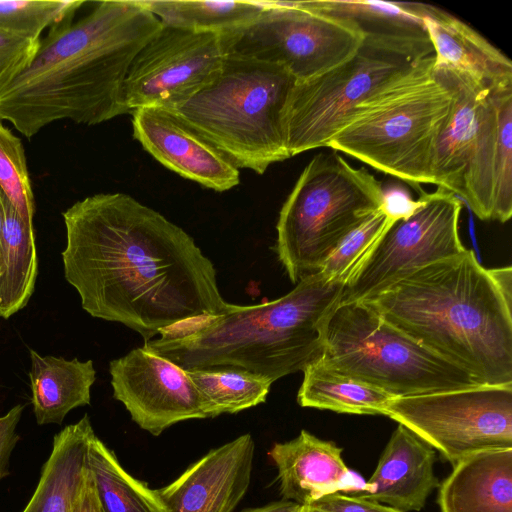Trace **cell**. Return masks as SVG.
<instances>
[{
  "mask_svg": "<svg viewBox=\"0 0 512 512\" xmlns=\"http://www.w3.org/2000/svg\"><path fill=\"white\" fill-rule=\"evenodd\" d=\"M62 216L64 277L92 317L121 323L147 342L229 310L216 269L194 239L132 196L94 194Z\"/></svg>",
  "mask_w": 512,
  "mask_h": 512,
  "instance_id": "cell-1",
  "label": "cell"
},
{
  "mask_svg": "<svg viewBox=\"0 0 512 512\" xmlns=\"http://www.w3.org/2000/svg\"><path fill=\"white\" fill-rule=\"evenodd\" d=\"M162 27L138 0H116L49 29L30 64L0 90V122L31 138L56 121L97 125L128 113V70Z\"/></svg>",
  "mask_w": 512,
  "mask_h": 512,
  "instance_id": "cell-2",
  "label": "cell"
},
{
  "mask_svg": "<svg viewBox=\"0 0 512 512\" xmlns=\"http://www.w3.org/2000/svg\"><path fill=\"white\" fill-rule=\"evenodd\" d=\"M483 385H512V269L467 249L362 300Z\"/></svg>",
  "mask_w": 512,
  "mask_h": 512,
  "instance_id": "cell-3",
  "label": "cell"
},
{
  "mask_svg": "<svg viewBox=\"0 0 512 512\" xmlns=\"http://www.w3.org/2000/svg\"><path fill=\"white\" fill-rule=\"evenodd\" d=\"M344 287L317 272L280 298L231 304L225 313L180 323L144 342L143 348L183 370L235 368L273 383L320 358L324 322Z\"/></svg>",
  "mask_w": 512,
  "mask_h": 512,
  "instance_id": "cell-4",
  "label": "cell"
},
{
  "mask_svg": "<svg viewBox=\"0 0 512 512\" xmlns=\"http://www.w3.org/2000/svg\"><path fill=\"white\" fill-rule=\"evenodd\" d=\"M434 55L410 68L355 106L328 147L398 178L421 194L431 184L439 135L453 94L434 71Z\"/></svg>",
  "mask_w": 512,
  "mask_h": 512,
  "instance_id": "cell-5",
  "label": "cell"
},
{
  "mask_svg": "<svg viewBox=\"0 0 512 512\" xmlns=\"http://www.w3.org/2000/svg\"><path fill=\"white\" fill-rule=\"evenodd\" d=\"M295 83L282 66L227 53L218 77L171 110L238 169L261 175L289 158L283 111Z\"/></svg>",
  "mask_w": 512,
  "mask_h": 512,
  "instance_id": "cell-6",
  "label": "cell"
},
{
  "mask_svg": "<svg viewBox=\"0 0 512 512\" xmlns=\"http://www.w3.org/2000/svg\"><path fill=\"white\" fill-rule=\"evenodd\" d=\"M315 361L394 397L483 385L386 321L362 300L339 302L323 325Z\"/></svg>",
  "mask_w": 512,
  "mask_h": 512,
  "instance_id": "cell-7",
  "label": "cell"
},
{
  "mask_svg": "<svg viewBox=\"0 0 512 512\" xmlns=\"http://www.w3.org/2000/svg\"><path fill=\"white\" fill-rule=\"evenodd\" d=\"M384 205V189L336 152L315 155L283 203L275 251L290 281L320 271L338 244Z\"/></svg>",
  "mask_w": 512,
  "mask_h": 512,
  "instance_id": "cell-8",
  "label": "cell"
},
{
  "mask_svg": "<svg viewBox=\"0 0 512 512\" xmlns=\"http://www.w3.org/2000/svg\"><path fill=\"white\" fill-rule=\"evenodd\" d=\"M248 25L222 34L227 53L284 67L296 80L316 77L354 56L362 33L303 1H264Z\"/></svg>",
  "mask_w": 512,
  "mask_h": 512,
  "instance_id": "cell-9",
  "label": "cell"
},
{
  "mask_svg": "<svg viewBox=\"0 0 512 512\" xmlns=\"http://www.w3.org/2000/svg\"><path fill=\"white\" fill-rule=\"evenodd\" d=\"M435 73L450 87L453 106L435 145L431 184L463 199L481 220H493L497 105L494 90L445 67Z\"/></svg>",
  "mask_w": 512,
  "mask_h": 512,
  "instance_id": "cell-10",
  "label": "cell"
},
{
  "mask_svg": "<svg viewBox=\"0 0 512 512\" xmlns=\"http://www.w3.org/2000/svg\"><path fill=\"white\" fill-rule=\"evenodd\" d=\"M385 416L438 451L452 467L477 452L512 448V385L395 397Z\"/></svg>",
  "mask_w": 512,
  "mask_h": 512,
  "instance_id": "cell-11",
  "label": "cell"
},
{
  "mask_svg": "<svg viewBox=\"0 0 512 512\" xmlns=\"http://www.w3.org/2000/svg\"><path fill=\"white\" fill-rule=\"evenodd\" d=\"M413 63L362 47L340 65L296 82L283 111L289 158L328 147L355 106L407 71Z\"/></svg>",
  "mask_w": 512,
  "mask_h": 512,
  "instance_id": "cell-12",
  "label": "cell"
},
{
  "mask_svg": "<svg viewBox=\"0 0 512 512\" xmlns=\"http://www.w3.org/2000/svg\"><path fill=\"white\" fill-rule=\"evenodd\" d=\"M462 201L438 188L395 220L345 285L340 302L364 300L411 273L466 250L459 235Z\"/></svg>",
  "mask_w": 512,
  "mask_h": 512,
  "instance_id": "cell-13",
  "label": "cell"
},
{
  "mask_svg": "<svg viewBox=\"0 0 512 512\" xmlns=\"http://www.w3.org/2000/svg\"><path fill=\"white\" fill-rule=\"evenodd\" d=\"M226 55L222 34L163 26L130 65L123 86L127 112L177 108L218 77Z\"/></svg>",
  "mask_w": 512,
  "mask_h": 512,
  "instance_id": "cell-14",
  "label": "cell"
},
{
  "mask_svg": "<svg viewBox=\"0 0 512 512\" xmlns=\"http://www.w3.org/2000/svg\"><path fill=\"white\" fill-rule=\"evenodd\" d=\"M113 397L154 436L185 420L213 418L186 370L143 347L109 363Z\"/></svg>",
  "mask_w": 512,
  "mask_h": 512,
  "instance_id": "cell-15",
  "label": "cell"
},
{
  "mask_svg": "<svg viewBox=\"0 0 512 512\" xmlns=\"http://www.w3.org/2000/svg\"><path fill=\"white\" fill-rule=\"evenodd\" d=\"M131 114L134 138L169 170L217 192L239 184V169L175 111L144 107Z\"/></svg>",
  "mask_w": 512,
  "mask_h": 512,
  "instance_id": "cell-16",
  "label": "cell"
},
{
  "mask_svg": "<svg viewBox=\"0 0 512 512\" xmlns=\"http://www.w3.org/2000/svg\"><path fill=\"white\" fill-rule=\"evenodd\" d=\"M254 451L249 433L210 450L156 489L165 512H233L249 488Z\"/></svg>",
  "mask_w": 512,
  "mask_h": 512,
  "instance_id": "cell-17",
  "label": "cell"
},
{
  "mask_svg": "<svg viewBox=\"0 0 512 512\" xmlns=\"http://www.w3.org/2000/svg\"><path fill=\"white\" fill-rule=\"evenodd\" d=\"M303 3L346 20L363 35L364 48L413 63L434 55L422 3L371 0H312Z\"/></svg>",
  "mask_w": 512,
  "mask_h": 512,
  "instance_id": "cell-18",
  "label": "cell"
},
{
  "mask_svg": "<svg viewBox=\"0 0 512 512\" xmlns=\"http://www.w3.org/2000/svg\"><path fill=\"white\" fill-rule=\"evenodd\" d=\"M278 471L283 500L308 505L333 493H352L365 482L342 459V448L306 430L268 452Z\"/></svg>",
  "mask_w": 512,
  "mask_h": 512,
  "instance_id": "cell-19",
  "label": "cell"
},
{
  "mask_svg": "<svg viewBox=\"0 0 512 512\" xmlns=\"http://www.w3.org/2000/svg\"><path fill=\"white\" fill-rule=\"evenodd\" d=\"M435 461V450L398 424L363 489L348 494L403 512L420 511L439 486Z\"/></svg>",
  "mask_w": 512,
  "mask_h": 512,
  "instance_id": "cell-20",
  "label": "cell"
},
{
  "mask_svg": "<svg viewBox=\"0 0 512 512\" xmlns=\"http://www.w3.org/2000/svg\"><path fill=\"white\" fill-rule=\"evenodd\" d=\"M422 15L435 67L466 75L488 90L512 86V62L479 32L433 5L422 3Z\"/></svg>",
  "mask_w": 512,
  "mask_h": 512,
  "instance_id": "cell-21",
  "label": "cell"
},
{
  "mask_svg": "<svg viewBox=\"0 0 512 512\" xmlns=\"http://www.w3.org/2000/svg\"><path fill=\"white\" fill-rule=\"evenodd\" d=\"M439 484L441 512H512V448L474 453Z\"/></svg>",
  "mask_w": 512,
  "mask_h": 512,
  "instance_id": "cell-22",
  "label": "cell"
},
{
  "mask_svg": "<svg viewBox=\"0 0 512 512\" xmlns=\"http://www.w3.org/2000/svg\"><path fill=\"white\" fill-rule=\"evenodd\" d=\"M94 434L84 415L54 436L52 452L23 512H70L85 478L88 445Z\"/></svg>",
  "mask_w": 512,
  "mask_h": 512,
  "instance_id": "cell-23",
  "label": "cell"
},
{
  "mask_svg": "<svg viewBox=\"0 0 512 512\" xmlns=\"http://www.w3.org/2000/svg\"><path fill=\"white\" fill-rule=\"evenodd\" d=\"M31 402L39 425L61 424L74 408L90 404L96 379L92 360L79 361L30 350Z\"/></svg>",
  "mask_w": 512,
  "mask_h": 512,
  "instance_id": "cell-24",
  "label": "cell"
},
{
  "mask_svg": "<svg viewBox=\"0 0 512 512\" xmlns=\"http://www.w3.org/2000/svg\"><path fill=\"white\" fill-rule=\"evenodd\" d=\"M3 210V270L0 275V317L10 318L33 294L38 258L34 225L25 223L0 191Z\"/></svg>",
  "mask_w": 512,
  "mask_h": 512,
  "instance_id": "cell-25",
  "label": "cell"
},
{
  "mask_svg": "<svg viewBox=\"0 0 512 512\" xmlns=\"http://www.w3.org/2000/svg\"><path fill=\"white\" fill-rule=\"evenodd\" d=\"M297 393L302 407L331 410L337 413L384 415L390 401L389 393L354 380L313 362L304 371Z\"/></svg>",
  "mask_w": 512,
  "mask_h": 512,
  "instance_id": "cell-26",
  "label": "cell"
},
{
  "mask_svg": "<svg viewBox=\"0 0 512 512\" xmlns=\"http://www.w3.org/2000/svg\"><path fill=\"white\" fill-rule=\"evenodd\" d=\"M163 26L223 34L253 22L264 1L138 0Z\"/></svg>",
  "mask_w": 512,
  "mask_h": 512,
  "instance_id": "cell-27",
  "label": "cell"
},
{
  "mask_svg": "<svg viewBox=\"0 0 512 512\" xmlns=\"http://www.w3.org/2000/svg\"><path fill=\"white\" fill-rule=\"evenodd\" d=\"M86 465L104 512H165L156 490L127 473L95 434L88 445Z\"/></svg>",
  "mask_w": 512,
  "mask_h": 512,
  "instance_id": "cell-28",
  "label": "cell"
},
{
  "mask_svg": "<svg viewBox=\"0 0 512 512\" xmlns=\"http://www.w3.org/2000/svg\"><path fill=\"white\" fill-rule=\"evenodd\" d=\"M208 401L213 418L235 414L266 401L272 382L259 374L235 368L186 370Z\"/></svg>",
  "mask_w": 512,
  "mask_h": 512,
  "instance_id": "cell-29",
  "label": "cell"
},
{
  "mask_svg": "<svg viewBox=\"0 0 512 512\" xmlns=\"http://www.w3.org/2000/svg\"><path fill=\"white\" fill-rule=\"evenodd\" d=\"M395 220L384 205L371 213L338 244L319 272L329 281L346 285Z\"/></svg>",
  "mask_w": 512,
  "mask_h": 512,
  "instance_id": "cell-30",
  "label": "cell"
},
{
  "mask_svg": "<svg viewBox=\"0 0 512 512\" xmlns=\"http://www.w3.org/2000/svg\"><path fill=\"white\" fill-rule=\"evenodd\" d=\"M82 4L84 1L0 0V30L41 39L45 29L72 22Z\"/></svg>",
  "mask_w": 512,
  "mask_h": 512,
  "instance_id": "cell-31",
  "label": "cell"
},
{
  "mask_svg": "<svg viewBox=\"0 0 512 512\" xmlns=\"http://www.w3.org/2000/svg\"><path fill=\"white\" fill-rule=\"evenodd\" d=\"M0 191L22 220L33 225L35 201L20 138L0 122Z\"/></svg>",
  "mask_w": 512,
  "mask_h": 512,
  "instance_id": "cell-32",
  "label": "cell"
},
{
  "mask_svg": "<svg viewBox=\"0 0 512 512\" xmlns=\"http://www.w3.org/2000/svg\"><path fill=\"white\" fill-rule=\"evenodd\" d=\"M494 93L497 135L493 220L505 223L512 215V86L495 89Z\"/></svg>",
  "mask_w": 512,
  "mask_h": 512,
  "instance_id": "cell-33",
  "label": "cell"
},
{
  "mask_svg": "<svg viewBox=\"0 0 512 512\" xmlns=\"http://www.w3.org/2000/svg\"><path fill=\"white\" fill-rule=\"evenodd\" d=\"M41 39H29L0 30V90L32 61Z\"/></svg>",
  "mask_w": 512,
  "mask_h": 512,
  "instance_id": "cell-34",
  "label": "cell"
},
{
  "mask_svg": "<svg viewBox=\"0 0 512 512\" xmlns=\"http://www.w3.org/2000/svg\"><path fill=\"white\" fill-rule=\"evenodd\" d=\"M308 512H403L346 493L326 495L307 505Z\"/></svg>",
  "mask_w": 512,
  "mask_h": 512,
  "instance_id": "cell-35",
  "label": "cell"
},
{
  "mask_svg": "<svg viewBox=\"0 0 512 512\" xmlns=\"http://www.w3.org/2000/svg\"><path fill=\"white\" fill-rule=\"evenodd\" d=\"M24 408L18 404L0 416V480L9 474L11 453L19 440L16 428Z\"/></svg>",
  "mask_w": 512,
  "mask_h": 512,
  "instance_id": "cell-36",
  "label": "cell"
},
{
  "mask_svg": "<svg viewBox=\"0 0 512 512\" xmlns=\"http://www.w3.org/2000/svg\"><path fill=\"white\" fill-rule=\"evenodd\" d=\"M70 512H104L97 496L92 474L88 468Z\"/></svg>",
  "mask_w": 512,
  "mask_h": 512,
  "instance_id": "cell-37",
  "label": "cell"
},
{
  "mask_svg": "<svg viewBox=\"0 0 512 512\" xmlns=\"http://www.w3.org/2000/svg\"><path fill=\"white\" fill-rule=\"evenodd\" d=\"M301 507L302 505H299L295 502L282 500L272 502L257 508L245 509L241 512H298L301 509Z\"/></svg>",
  "mask_w": 512,
  "mask_h": 512,
  "instance_id": "cell-38",
  "label": "cell"
},
{
  "mask_svg": "<svg viewBox=\"0 0 512 512\" xmlns=\"http://www.w3.org/2000/svg\"><path fill=\"white\" fill-rule=\"evenodd\" d=\"M2 231H3V210L2 204L0 200V275L3 270V239H2Z\"/></svg>",
  "mask_w": 512,
  "mask_h": 512,
  "instance_id": "cell-39",
  "label": "cell"
},
{
  "mask_svg": "<svg viewBox=\"0 0 512 512\" xmlns=\"http://www.w3.org/2000/svg\"><path fill=\"white\" fill-rule=\"evenodd\" d=\"M298 512H308L307 505H302L301 509Z\"/></svg>",
  "mask_w": 512,
  "mask_h": 512,
  "instance_id": "cell-40",
  "label": "cell"
}]
</instances>
